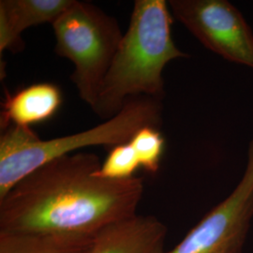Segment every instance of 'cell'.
I'll use <instances>...</instances> for the list:
<instances>
[{"mask_svg": "<svg viewBox=\"0 0 253 253\" xmlns=\"http://www.w3.org/2000/svg\"><path fill=\"white\" fill-rule=\"evenodd\" d=\"M94 236L0 232V253H87Z\"/></svg>", "mask_w": 253, "mask_h": 253, "instance_id": "cell-10", "label": "cell"}, {"mask_svg": "<svg viewBox=\"0 0 253 253\" xmlns=\"http://www.w3.org/2000/svg\"><path fill=\"white\" fill-rule=\"evenodd\" d=\"M141 168L137 155L131 145L127 142L110 148L109 154L101 163L98 174L106 179H128Z\"/></svg>", "mask_w": 253, "mask_h": 253, "instance_id": "cell-12", "label": "cell"}, {"mask_svg": "<svg viewBox=\"0 0 253 253\" xmlns=\"http://www.w3.org/2000/svg\"><path fill=\"white\" fill-rule=\"evenodd\" d=\"M167 232L157 217L136 214L100 230L87 253H165Z\"/></svg>", "mask_w": 253, "mask_h": 253, "instance_id": "cell-7", "label": "cell"}, {"mask_svg": "<svg viewBox=\"0 0 253 253\" xmlns=\"http://www.w3.org/2000/svg\"><path fill=\"white\" fill-rule=\"evenodd\" d=\"M172 15L200 42L223 58L253 69V33L226 0H170Z\"/></svg>", "mask_w": 253, "mask_h": 253, "instance_id": "cell-6", "label": "cell"}, {"mask_svg": "<svg viewBox=\"0 0 253 253\" xmlns=\"http://www.w3.org/2000/svg\"><path fill=\"white\" fill-rule=\"evenodd\" d=\"M96 154L75 152L46 163L0 198V232L94 235L136 215L143 179L98 174Z\"/></svg>", "mask_w": 253, "mask_h": 253, "instance_id": "cell-1", "label": "cell"}, {"mask_svg": "<svg viewBox=\"0 0 253 253\" xmlns=\"http://www.w3.org/2000/svg\"><path fill=\"white\" fill-rule=\"evenodd\" d=\"M164 0H136L129 24L100 87L93 112L110 119L126 100L147 96L163 100L165 66L189 55L172 37V17Z\"/></svg>", "mask_w": 253, "mask_h": 253, "instance_id": "cell-2", "label": "cell"}, {"mask_svg": "<svg viewBox=\"0 0 253 253\" xmlns=\"http://www.w3.org/2000/svg\"><path fill=\"white\" fill-rule=\"evenodd\" d=\"M128 143L135 151L141 168L150 173L159 171L165 144L160 128L144 126L130 138Z\"/></svg>", "mask_w": 253, "mask_h": 253, "instance_id": "cell-11", "label": "cell"}, {"mask_svg": "<svg viewBox=\"0 0 253 253\" xmlns=\"http://www.w3.org/2000/svg\"><path fill=\"white\" fill-rule=\"evenodd\" d=\"M162 113V100L139 96L126 100L115 117L71 135L43 140L29 126L5 128L0 137V198L19 181L54 159L89 146L112 148L125 144L144 126L161 129Z\"/></svg>", "mask_w": 253, "mask_h": 253, "instance_id": "cell-3", "label": "cell"}, {"mask_svg": "<svg viewBox=\"0 0 253 253\" xmlns=\"http://www.w3.org/2000/svg\"><path fill=\"white\" fill-rule=\"evenodd\" d=\"M62 103L60 88L50 83H40L6 93L1 103L0 126H29L53 118Z\"/></svg>", "mask_w": 253, "mask_h": 253, "instance_id": "cell-9", "label": "cell"}, {"mask_svg": "<svg viewBox=\"0 0 253 253\" xmlns=\"http://www.w3.org/2000/svg\"><path fill=\"white\" fill-rule=\"evenodd\" d=\"M54 52L74 64L71 80L92 110L123 38L118 19L99 7L75 0L52 25Z\"/></svg>", "mask_w": 253, "mask_h": 253, "instance_id": "cell-4", "label": "cell"}, {"mask_svg": "<svg viewBox=\"0 0 253 253\" xmlns=\"http://www.w3.org/2000/svg\"><path fill=\"white\" fill-rule=\"evenodd\" d=\"M75 0H1L0 54L6 50L19 52L22 34L29 27L53 25Z\"/></svg>", "mask_w": 253, "mask_h": 253, "instance_id": "cell-8", "label": "cell"}, {"mask_svg": "<svg viewBox=\"0 0 253 253\" xmlns=\"http://www.w3.org/2000/svg\"><path fill=\"white\" fill-rule=\"evenodd\" d=\"M253 218V139L235 190L165 253H242Z\"/></svg>", "mask_w": 253, "mask_h": 253, "instance_id": "cell-5", "label": "cell"}]
</instances>
